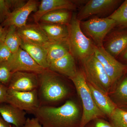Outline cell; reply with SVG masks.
Listing matches in <instances>:
<instances>
[{"instance_id": "29", "label": "cell", "mask_w": 127, "mask_h": 127, "mask_svg": "<svg viewBox=\"0 0 127 127\" xmlns=\"http://www.w3.org/2000/svg\"><path fill=\"white\" fill-rule=\"evenodd\" d=\"M4 38L0 41V64L9 61L13 55L5 44Z\"/></svg>"}, {"instance_id": "13", "label": "cell", "mask_w": 127, "mask_h": 127, "mask_svg": "<svg viewBox=\"0 0 127 127\" xmlns=\"http://www.w3.org/2000/svg\"><path fill=\"white\" fill-rule=\"evenodd\" d=\"M114 32L103 46L107 52L115 58L127 48V27Z\"/></svg>"}, {"instance_id": "20", "label": "cell", "mask_w": 127, "mask_h": 127, "mask_svg": "<svg viewBox=\"0 0 127 127\" xmlns=\"http://www.w3.org/2000/svg\"><path fill=\"white\" fill-rule=\"evenodd\" d=\"M39 24L51 42L68 41V25L41 23Z\"/></svg>"}, {"instance_id": "37", "label": "cell", "mask_w": 127, "mask_h": 127, "mask_svg": "<svg viewBox=\"0 0 127 127\" xmlns=\"http://www.w3.org/2000/svg\"><path fill=\"white\" fill-rule=\"evenodd\" d=\"M124 27H127V26H126Z\"/></svg>"}, {"instance_id": "17", "label": "cell", "mask_w": 127, "mask_h": 127, "mask_svg": "<svg viewBox=\"0 0 127 127\" xmlns=\"http://www.w3.org/2000/svg\"><path fill=\"white\" fill-rule=\"evenodd\" d=\"M88 83L96 106L104 116L110 117L117 106L107 94L88 82Z\"/></svg>"}, {"instance_id": "12", "label": "cell", "mask_w": 127, "mask_h": 127, "mask_svg": "<svg viewBox=\"0 0 127 127\" xmlns=\"http://www.w3.org/2000/svg\"><path fill=\"white\" fill-rule=\"evenodd\" d=\"M121 1L117 0H91L81 9L76 16L81 21L93 15L104 13L114 9Z\"/></svg>"}, {"instance_id": "2", "label": "cell", "mask_w": 127, "mask_h": 127, "mask_svg": "<svg viewBox=\"0 0 127 127\" xmlns=\"http://www.w3.org/2000/svg\"><path fill=\"white\" fill-rule=\"evenodd\" d=\"M38 76L39 85L37 91L40 106H53L69 95L68 86L57 73L45 69Z\"/></svg>"}, {"instance_id": "11", "label": "cell", "mask_w": 127, "mask_h": 127, "mask_svg": "<svg viewBox=\"0 0 127 127\" xmlns=\"http://www.w3.org/2000/svg\"><path fill=\"white\" fill-rule=\"evenodd\" d=\"M38 2L34 0H29L25 4L14 10L2 23V26L8 27L14 26L17 28L27 25L28 16L33 11L37 9Z\"/></svg>"}, {"instance_id": "33", "label": "cell", "mask_w": 127, "mask_h": 127, "mask_svg": "<svg viewBox=\"0 0 127 127\" xmlns=\"http://www.w3.org/2000/svg\"><path fill=\"white\" fill-rule=\"evenodd\" d=\"M124 62L126 64V65L127 66V48L119 56Z\"/></svg>"}, {"instance_id": "32", "label": "cell", "mask_w": 127, "mask_h": 127, "mask_svg": "<svg viewBox=\"0 0 127 127\" xmlns=\"http://www.w3.org/2000/svg\"><path fill=\"white\" fill-rule=\"evenodd\" d=\"M23 127H42L36 118H27Z\"/></svg>"}, {"instance_id": "26", "label": "cell", "mask_w": 127, "mask_h": 127, "mask_svg": "<svg viewBox=\"0 0 127 127\" xmlns=\"http://www.w3.org/2000/svg\"><path fill=\"white\" fill-rule=\"evenodd\" d=\"M109 118L113 127H127V109L117 107Z\"/></svg>"}, {"instance_id": "15", "label": "cell", "mask_w": 127, "mask_h": 127, "mask_svg": "<svg viewBox=\"0 0 127 127\" xmlns=\"http://www.w3.org/2000/svg\"><path fill=\"white\" fill-rule=\"evenodd\" d=\"M76 8L73 2L68 0H42L33 15V18L37 24L42 16L50 12L60 9L71 10H75Z\"/></svg>"}, {"instance_id": "34", "label": "cell", "mask_w": 127, "mask_h": 127, "mask_svg": "<svg viewBox=\"0 0 127 127\" xmlns=\"http://www.w3.org/2000/svg\"><path fill=\"white\" fill-rule=\"evenodd\" d=\"M7 29L3 28L1 25H0V41L4 37Z\"/></svg>"}, {"instance_id": "10", "label": "cell", "mask_w": 127, "mask_h": 127, "mask_svg": "<svg viewBox=\"0 0 127 127\" xmlns=\"http://www.w3.org/2000/svg\"><path fill=\"white\" fill-rule=\"evenodd\" d=\"M39 74L27 72L14 73L7 88L20 92H31L37 90L39 85Z\"/></svg>"}, {"instance_id": "5", "label": "cell", "mask_w": 127, "mask_h": 127, "mask_svg": "<svg viewBox=\"0 0 127 127\" xmlns=\"http://www.w3.org/2000/svg\"><path fill=\"white\" fill-rule=\"evenodd\" d=\"M87 82L107 94L112 86L110 78L94 53L82 61Z\"/></svg>"}, {"instance_id": "16", "label": "cell", "mask_w": 127, "mask_h": 127, "mask_svg": "<svg viewBox=\"0 0 127 127\" xmlns=\"http://www.w3.org/2000/svg\"><path fill=\"white\" fill-rule=\"evenodd\" d=\"M48 69L53 72L60 73L71 79L78 72L75 58L71 52L50 64Z\"/></svg>"}, {"instance_id": "27", "label": "cell", "mask_w": 127, "mask_h": 127, "mask_svg": "<svg viewBox=\"0 0 127 127\" xmlns=\"http://www.w3.org/2000/svg\"><path fill=\"white\" fill-rule=\"evenodd\" d=\"M116 22L117 26L124 27L127 25V0L108 17Z\"/></svg>"}, {"instance_id": "36", "label": "cell", "mask_w": 127, "mask_h": 127, "mask_svg": "<svg viewBox=\"0 0 127 127\" xmlns=\"http://www.w3.org/2000/svg\"><path fill=\"white\" fill-rule=\"evenodd\" d=\"M15 127V126H13H13H12V127Z\"/></svg>"}, {"instance_id": "35", "label": "cell", "mask_w": 127, "mask_h": 127, "mask_svg": "<svg viewBox=\"0 0 127 127\" xmlns=\"http://www.w3.org/2000/svg\"><path fill=\"white\" fill-rule=\"evenodd\" d=\"M0 127H11L9 126V124L6 123L1 116H0Z\"/></svg>"}, {"instance_id": "19", "label": "cell", "mask_w": 127, "mask_h": 127, "mask_svg": "<svg viewBox=\"0 0 127 127\" xmlns=\"http://www.w3.org/2000/svg\"><path fill=\"white\" fill-rule=\"evenodd\" d=\"M20 48L26 51L41 67L45 69L48 68L47 48L22 39Z\"/></svg>"}, {"instance_id": "30", "label": "cell", "mask_w": 127, "mask_h": 127, "mask_svg": "<svg viewBox=\"0 0 127 127\" xmlns=\"http://www.w3.org/2000/svg\"><path fill=\"white\" fill-rule=\"evenodd\" d=\"M89 127H113L109 122L100 118L96 119Z\"/></svg>"}, {"instance_id": "7", "label": "cell", "mask_w": 127, "mask_h": 127, "mask_svg": "<svg viewBox=\"0 0 127 127\" xmlns=\"http://www.w3.org/2000/svg\"><path fill=\"white\" fill-rule=\"evenodd\" d=\"M94 54L109 77L113 86L119 81L127 71V66L107 52L103 47L95 46Z\"/></svg>"}, {"instance_id": "23", "label": "cell", "mask_w": 127, "mask_h": 127, "mask_svg": "<svg viewBox=\"0 0 127 127\" xmlns=\"http://www.w3.org/2000/svg\"><path fill=\"white\" fill-rule=\"evenodd\" d=\"M4 42L6 45L14 54L20 48L22 39L17 32V28L14 26L7 27Z\"/></svg>"}, {"instance_id": "18", "label": "cell", "mask_w": 127, "mask_h": 127, "mask_svg": "<svg viewBox=\"0 0 127 127\" xmlns=\"http://www.w3.org/2000/svg\"><path fill=\"white\" fill-rule=\"evenodd\" d=\"M0 115L9 124L23 127L27 119L26 112L8 104H0Z\"/></svg>"}, {"instance_id": "31", "label": "cell", "mask_w": 127, "mask_h": 127, "mask_svg": "<svg viewBox=\"0 0 127 127\" xmlns=\"http://www.w3.org/2000/svg\"><path fill=\"white\" fill-rule=\"evenodd\" d=\"M8 88L7 87L0 83V104L6 102Z\"/></svg>"}, {"instance_id": "1", "label": "cell", "mask_w": 127, "mask_h": 127, "mask_svg": "<svg viewBox=\"0 0 127 127\" xmlns=\"http://www.w3.org/2000/svg\"><path fill=\"white\" fill-rule=\"evenodd\" d=\"M34 114L42 127H79L81 123L79 108L72 100L59 107L41 106Z\"/></svg>"}, {"instance_id": "8", "label": "cell", "mask_w": 127, "mask_h": 127, "mask_svg": "<svg viewBox=\"0 0 127 127\" xmlns=\"http://www.w3.org/2000/svg\"><path fill=\"white\" fill-rule=\"evenodd\" d=\"M5 103L33 114L40 106L37 90L24 92L8 89Z\"/></svg>"}, {"instance_id": "28", "label": "cell", "mask_w": 127, "mask_h": 127, "mask_svg": "<svg viewBox=\"0 0 127 127\" xmlns=\"http://www.w3.org/2000/svg\"><path fill=\"white\" fill-rule=\"evenodd\" d=\"M12 72L7 62L0 64V83L7 87L9 85Z\"/></svg>"}, {"instance_id": "25", "label": "cell", "mask_w": 127, "mask_h": 127, "mask_svg": "<svg viewBox=\"0 0 127 127\" xmlns=\"http://www.w3.org/2000/svg\"><path fill=\"white\" fill-rule=\"evenodd\" d=\"M26 2L24 0H0V23H3L14 10L22 6Z\"/></svg>"}, {"instance_id": "3", "label": "cell", "mask_w": 127, "mask_h": 127, "mask_svg": "<svg viewBox=\"0 0 127 127\" xmlns=\"http://www.w3.org/2000/svg\"><path fill=\"white\" fill-rule=\"evenodd\" d=\"M71 80L75 85L83 107L79 127H85L91 121L104 115L98 109L94 101L83 72L78 71L76 76Z\"/></svg>"}, {"instance_id": "14", "label": "cell", "mask_w": 127, "mask_h": 127, "mask_svg": "<svg viewBox=\"0 0 127 127\" xmlns=\"http://www.w3.org/2000/svg\"><path fill=\"white\" fill-rule=\"evenodd\" d=\"M18 34L23 40L36 43L48 48L51 42L42 30L39 23L35 25H27L17 28Z\"/></svg>"}, {"instance_id": "6", "label": "cell", "mask_w": 127, "mask_h": 127, "mask_svg": "<svg viewBox=\"0 0 127 127\" xmlns=\"http://www.w3.org/2000/svg\"><path fill=\"white\" fill-rule=\"evenodd\" d=\"M117 26L116 22L108 17H96L81 23V28L84 33L91 37L95 45L98 47H103L104 38Z\"/></svg>"}, {"instance_id": "9", "label": "cell", "mask_w": 127, "mask_h": 127, "mask_svg": "<svg viewBox=\"0 0 127 127\" xmlns=\"http://www.w3.org/2000/svg\"><path fill=\"white\" fill-rule=\"evenodd\" d=\"M7 63L12 73L22 71L39 74L45 70L37 64L26 51L21 48L12 55Z\"/></svg>"}, {"instance_id": "22", "label": "cell", "mask_w": 127, "mask_h": 127, "mask_svg": "<svg viewBox=\"0 0 127 127\" xmlns=\"http://www.w3.org/2000/svg\"><path fill=\"white\" fill-rule=\"evenodd\" d=\"M70 52L68 41L51 42L47 48V60L48 66Z\"/></svg>"}, {"instance_id": "24", "label": "cell", "mask_w": 127, "mask_h": 127, "mask_svg": "<svg viewBox=\"0 0 127 127\" xmlns=\"http://www.w3.org/2000/svg\"><path fill=\"white\" fill-rule=\"evenodd\" d=\"M114 102L117 107H127V76L122 79L116 88L113 94Z\"/></svg>"}, {"instance_id": "21", "label": "cell", "mask_w": 127, "mask_h": 127, "mask_svg": "<svg viewBox=\"0 0 127 127\" xmlns=\"http://www.w3.org/2000/svg\"><path fill=\"white\" fill-rule=\"evenodd\" d=\"M70 11L60 9L50 12L42 16L39 21L41 23L68 25L72 17Z\"/></svg>"}, {"instance_id": "4", "label": "cell", "mask_w": 127, "mask_h": 127, "mask_svg": "<svg viewBox=\"0 0 127 127\" xmlns=\"http://www.w3.org/2000/svg\"><path fill=\"white\" fill-rule=\"evenodd\" d=\"M68 41L71 53L74 58L82 61L94 53L95 45L83 32L81 21L72 16L68 25Z\"/></svg>"}, {"instance_id": "38", "label": "cell", "mask_w": 127, "mask_h": 127, "mask_svg": "<svg viewBox=\"0 0 127 127\" xmlns=\"http://www.w3.org/2000/svg\"></svg>"}]
</instances>
